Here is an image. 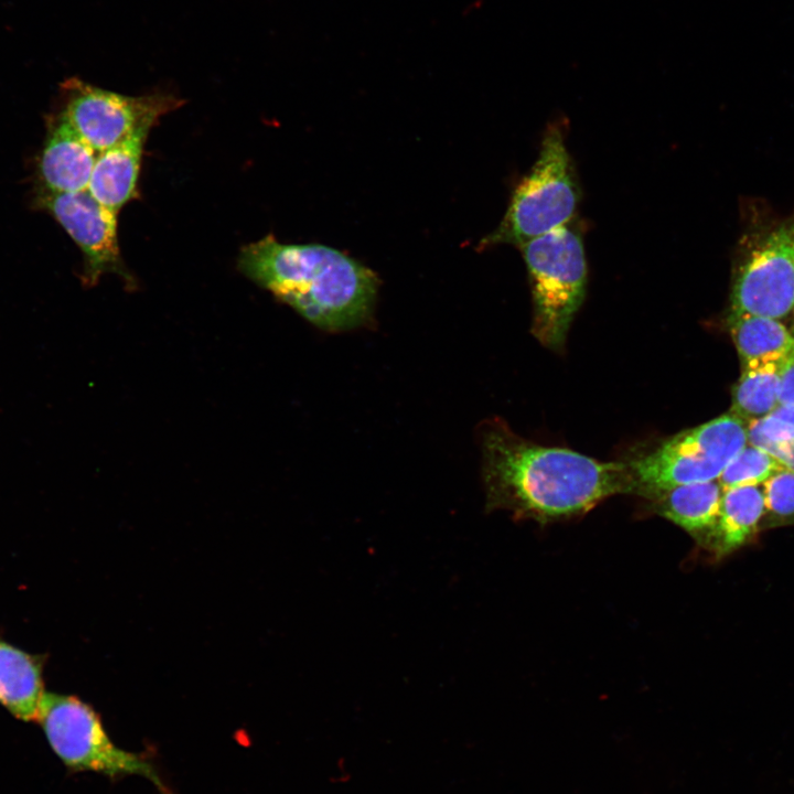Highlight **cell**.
<instances>
[{
	"label": "cell",
	"mask_w": 794,
	"mask_h": 794,
	"mask_svg": "<svg viewBox=\"0 0 794 794\" xmlns=\"http://www.w3.org/2000/svg\"><path fill=\"white\" fill-rule=\"evenodd\" d=\"M747 444V423L730 411L682 431L625 462L632 493L652 498L675 486L716 481Z\"/></svg>",
	"instance_id": "5b68a950"
},
{
	"label": "cell",
	"mask_w": 794,
	"mask_h": 794,
	"mask_svg": "<svg viewBox=\"0 0 794 794\" xmlns=\"http://www.w3.org/2000/svg\"><path fill=\"white\" fill-rule=\"evenodd\" d=\"M781 363H761L742 367L732 390L730 412L745 423L763 418L780 405Z\"/></svg>",
	"instance_id": "2e32d148"
},
{
	"label": "cell",
	"mask_w": 794,
	"mask_h": 794,
	"mask_svg": "<svg viewBox=\"0 0 794 794\" xmlns=\"http://www.w3.org/2000/svg\"><path fill=\"white\" fill-rule=\"evenodd\" d=\"M65 85L67 101L61 115L97 153L142 125H155L160 117L184 103L160 93L126 96L75 78Z\"/></svg>",
	"instance_id": "ba28073f"
},
{
	"label": "cell",
	"mask_w": 794,
	"mask_h": 794,
	"mask_svg": "<svg viewBox=\"0 0 794 794\" xmlns=\"http://www.w3.org/2000/svg\"><path fill=\"white\" fill-rule=\"evenodd\" d=\"M784 466L765 450L747 444L725 468L718 482L722 490L736 486H761Z\"/></svg>",
	"instance_id": "e0dca14e"
},
{
	"label": "cell",
	"mask_w": 794,
	"mask_h": 794,
	"mask_svg": "<svg viewBox=\"0 0 794 794\" xmlns=\"http://www.w3.org/2000/svg\"><path fill=\"white\" fill-rule=\"evenodd\" d=\"M152 126L147 124L136 128L97 154L87 191L107 208L118 213L137 195L143 146Z\"/></svg>",
	"instance_id": "30bf717a"
},
{
	"label": "cell",
	"mask_w": 794,
	"mask_h": 794,
	"mask_svg": "<svg viewBox=\"0 0 794 794\" xmlns=\"http://www.w3.org/2000/svg\"><path fill=\"white\" fill-rule=\"evenodd\" d=\"M729 303V314L794 316V211L781 215L754 198L742 204Z\"/></svg>",
	"instance_id": "3957f363"
},
{
	"label": "cell",
	"mask_w": 794,
	"mask_h": 794,
	"mask_svg": "<svg viewBox=\"0 0 794 794\" xmlns=\"http://www.w3.org/2000/svg\"><path fill=\"white\" fill-rule=\"evenodd\" d=\"M35 721L68 769L110 777L139 775L149 780L161 794H170L155 766L141 754L114 744L98 715L79 698L45 691Z\"/></svg>",
	"instance_id": "52a82bcc"
},
{
	"label": "cell",
	"mask_w": 794,
	"mask_h": 794,
	"mask_svg": "<svg viewBox=\"0 0 794 794\" xmlns=\"http://www.w3.org/2000/svg\"><path fill=\"white\" fill-rule=\"evenodd\" d=\"M722 492L716 480L675 486L652 498L662 516L707 544L719 518Z\"/></svg>",
	"instance_id": "4fadbf2b"
},
{
	"label": "cell",
	"mask_w": 794,
	"mask_h": 794,
	"mask_svg": "<svg viewBox=\"0 0 794 794\" xmlns=\"http://www.w3.org/2000/svg\"><path fill=\"white\" fill-rule=\"evenodd\" d=\"M518 247L532 288V333L540 344L558 350L586 296L588 275L581 236L568 224Z\"/></svg>",
	"instance_id": "8992f818"
},
{
	"label": "cell",
	"mask_w": 794,
	"mask_h": 794,
	"mask_svg": "<svg viewBox=\"0 0 794 794\" xmlns=\"http://www.w3.org/2000/svg\"><path fill=\"white\" fill-rule=\"evenodd\" d=\"M780 463L791 471H794V439L779 444L769 451Z\"/></svg>",
	"instance_id": "44dd1931"
},
{
	"label": "cell",
	"mask_w": 794,
	"mask_h": 794,
	"mask_svg": "<svg viewBox=\"0 0 794 794\" xmlns=\"http://www.w3.org/2000/svg\"><path fill=\"white\" fill-rule=\"evenodd\" d=\"M748 443L769 452L794 439V407L779 405L763 418L747 423Z\"/></svg>",
	"instance_id": "d6986e66"
},
{
	"label": "cell",
	"mask_w": 794,
	"mask_h": 794,
	"mask_svg": "<svg viewBox=\"0 0 794 794\" xmlns=\"http://www.w3.org/2000/svg\"><path fill=\"white\" fill-rule=\"evenodd\" d=\"M761 487L764 497L761 529L794 524V471L784 468Z\"/></svg>",
	"instance_id": "ac0fdd59"
},
{
	"label": "cell",
	"mask_w": 794,
	"mask_h": 794,
	"mask_svg": "<svg viewBox=\"0 0 794 794\" xmlns=\"http://www.w3.org/2000/svg\"><path fill=\"white\" fill-rule=\"evenodd\" d=\"M579 202L571 158L558 125L544 133L537 160L515 189L506 213L482 246H519L570 224Z\"/></svg>",
	"instance_id": "277c9868"
},
{
	"label": "cell",
	"mask_w": 794,
	"mask_h": 794,
	"mask_svg": "<svg viewBox=\"0 0 794 794\" xmlns=\"http://www.w3.org/2000/svg\"><path fill=\"white\" fill-rule=\"evenodd\" d=\"M764 497L761 486L725 489L717 525L707 541L718 557L747 545L761 529Z\"/></svg>",
	"instance_id": "5bb4252c"
},
{
	"label": "cell",
	"mask_w": 794,
	"mask_h": 794,
	"mask_svg": "<svg viewBox=\"0 0 794 794\" xmlns=\"http://www.w3.org/2000/svg\"><path fill=\"white\" fill-rule=\"evenodd\" d=\"M40 203L55 217L85 257V281L95 283L101 275L112 272L131 282L119 250L117 212L97 202L86 191L51 193Z\"/></svg>",
	"instance_id": "9c48e42d"
},
{
	"label": "cell",
	"mask_w": 794,
	"mask_h": 794,
	"mask_svg": "<svg viewBox=\"0 0 794 794\" xmlns=\"http://www.w3.org/2000/svg\"><path fill=\"white\" fill-rule=\"evenodd\" d=\"M97 154L61 115L49 133L40 161L45 190L51 193L86 191Z\"/></svg>",
	"instance_id": "8fae6325"
},
{
	"label": "cell",
	"mask_w": 794,
	"mask_h": 794,
	"mask_svg": "<svg viewBox=\"0 0 794 794\" xmlns=\"http://www.w3.org/2000/svg\"><path fill=\"white\" fill-rule=\"evenodd\" d=\"M45 656L25 652L0 636V705L23 721L36 720Z\"/></svg>",
	"instance_id": "7c38bea8"
},
{
	"label": "cell",
	"mask_w": 794,
	"mask_h": 794,
	"mask_svg": "<svg viewBox=\"0 0 794 794\" xmlns=\"http://www.w3.org/2000/svg\"><path fill=\"white\" fill-rule=\"evenodd\" d=\"M489 509L540 522L591 509L614 494L632 493L625 462L526 440L498 419L480 431Z\"/></svg>",
	"instance_id": "6da1fadb"
},
{
	"label": "cell",
	"mask_w": 794,
	"mask_h": 794,
	"mask_svg": "<svg viewBox=\"0 0 794 794\" xmlns=\"http://www.w3.org/2000/svg\"><path fill=\"white\" fill-rule=\"evenodd\" d=\"M780 404L794 407V351L780 365Z\"/></svg>",
	"instance_id": "ffe728a7"
},
{
	"label": "cell",
	"mask_w": 794,
	"mask_h": 794,
	"mask_svg": "<svg viewBox=\"0 0 794 794\" xmlns=\"http://www.w3.org/2000/svg\"><path fill=\"white\" fill-rule=\"evenodd\" d=\"M727 320L742 367L782 363L794 351V331L782 321L752 314H728Z\"/></svg>",
	"instance_id": "9a60e30c"
},
{
	"label": "cell",
	"mask_w": 794,
	"mask_h": 794,
	"mask_svg": "<svg viewBox=\"0 0 794 794\" xmlns=\"http://www.w3.org/2000/svg\"><path fill=\"white\" fill-rule=\"evenodd\" d=\"M238 268L325 331L352 330L373 318L376 273L335 248L282 244L268 235L242 248Z\"/></svg>",
	"instance_id": "7a4b0ae2"
}]
</instances>
